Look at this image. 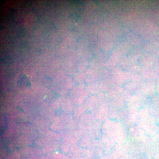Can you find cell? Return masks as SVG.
I'll use <instances>...</instances> for the list:
<instances>
[{
	"label": "cell",
	"mask_w": 159,
	"mask_h": 159,
	"mask_svg": "<svg viewBox=\"0 0 159 159\" xmlns=\"http://www.w3.org/2000/svg\"><path fill=\"white\" fill-rule=\"evenodd\" d=\"M85 82L77 84L69 91V95L75 105L84 104L89 95L86 90Z\"/></svg>",
	"instance_id": "cell-1"
},
{
	"label": "cell",
	"mask_w": 159,
	"mask_h": 159,
	"mask_svg": "<svg viewBox=\"0 0 159 159\" xmlns=\"http://www.w3.org/2000/svg\"><path fill=\"white\" fill-rule=\"evenodd\" d=\"M87 149L78 145L72 146L69 150V155L74 159H79L86 155Z\"/></svg>",
	"instance_id": "cell-2"
},
{
	"label": "cell",
	"mask_w": 159,
	"mask_h": 159,
	"mask_svg": "<svg viewBox=\"0 0 159 159\" xmlns=\"http://www.w3.org/2000/svg\"><path fill=\"white\" fill-rule=\"evenodd\" d=\"M79 144L81 147L88 149L96 147L97 143L96 139L87 135L80 138Z\"/></svg>",
	"instance_id": "cell-3"
},
{
	"label": "cell",
	"mask_w": 159,
	"mask_h": 159,
	"mask_svg": "<svg viewBox=\"0 0 159 159\" xmlns=\"http://www.w3.org/2000/svg\"><path fill=\"white\" fill-rule=\"evenodd\" d=\"M85 82L89 84L97 80L98 79L97 69L92 68L87 69L84 72Z\"/></svg>",
	"instance_id": "cell-4"
},
{
	"label": "cell",
	"mask_w": 159,
	"mask_h": 159,
	"mask_svg": "<svg viewBox=\"0 0 159 159\" xmlns=\"http://www.w3.org/2000/svg\"><path fill=\"white\" fill-rule=\"evenodd\" d=\"M100 80L96 81L85 86L86 90L89 95H96L100 92Z\"/></svg>",
	"instance_id": "cell-5"
},
{
	"label": "cell",
	"mask_w": 159,
	"mask_h": 159,
	"mask_svg": "<svg viewBox=\"0 0 159 159\" xmlns=\"http://www.w3.org/2000/svg\"><path fill=\"white\" fill-rule=\"evenodd\" d=\"M116 85V84L111 78L106 79L101 81V91L104 93H106L113 89Z\"/></svg>",
	"instance_id": "cell-6"
},
{
	"label": "cell",
	"mask_w": 159,
	"mask_h": 159,
	"mask_svg": "<svg viewBox=\"0 0 159 159\" xmlns=\"http://www.w3.org/2000/svg\"><path fill=\"white\" fill-rule=\"evenodd\" d=\"M60 100L65 112L69 114L72 113L74 105L69 96L61 98Z\"/></svg>",
	"instance_id": "cell-7"
},
{
	"label": "cell",
	"mask_w": 159,
	"mask_h": 159,
	"mask_svg": "<svg viewBox=\"0 0 159 159\" xmlns=\"http://www.w3.org/2000/svg\"><path fill=\"white\" fill-rule=\"evenodd\" d=\"M87 108L84 104L74 105L72 112L73 116L75 119H78L86 113Z\"/></svg>",
	"instance_id": "cell-8"
},
{
	"label": "cell",
	"mask_w": 159,
	"mask_h": 159,
	"mask_svg": "<svg viewBox=\"0 0 159 159\" xmlns=\"http://www.w3.org/2000/svg\"><path fill=\"white\" fill-rule=\"evenodd\" d=\"M97 69L99 80L101 81L110 77L111 72L108 69L102 68Z\"/></svg>",
	"instance_id": "cell-9"
},
{
	"label": "cell",
	"mask_w": 159,
	"mask_h": 159,
	"mask_svg": "<svg viewBox=\"0 0 159 159\" xmlns=\"http://www.w3.org/2000/svg\"><path fill=\"white\" fill-rule=\"evenodd\" d=\"M72 77L76 85L85 82L84 72H77Z\"/></svg>",
	"instance_id": "cell-10"
},
{
	"label": "cell",
	"mask_w": 159,
	"mask_h": 159,
	"mask_svg": "<svg viewBox=\"0 0 159 159\" xmlns=\"http://www.w3.org/2000/svg\"><path fill=\"white\" fill-rule=\"evenodd\" d=\"M100 155L99 150L96 147L92 148L87 149L86 156L91 158L95 157H99Z\"/></svg>",
	"instance_id": "cell-11"
},
{
	"label": "cell",
	"mask_w": 159,
	"mask_h": 159,
	"mask_svg": "<svg viewBox=\"0 0 159 159\" xmlns=\"http://www.w3.org/2000/svg\"><path fill=\"white\" fill-rule=\"evenodd\" d=\"M87 62L86 59L80 60L77 66V69L80 72H84L87 69Z\"/></svg>",
	"instance_id": "cell-12"
},
{
	"label": "cell",
	"mask_w": 159,
	"mask_h": 159,
	"mask_svg": "<svg viewBox=\"0 0 159 159\" xmlns=\"http://www.w3.org/2000/svg\"><path fill=\"white\" fill-rule=\"evenodd\" d=\"M79 159H91V158L86 155L85 156L80 158Z\"/></svg>",
	"instance_id": "cell-13"
}]
</instances>
